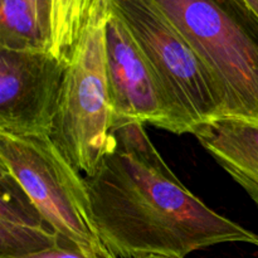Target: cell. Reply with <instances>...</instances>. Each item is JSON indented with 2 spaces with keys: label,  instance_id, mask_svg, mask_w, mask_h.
<instances>
[{
  "label": "cell",
  "instance_id": "obj_8",
  "mask_svg": "<svg viewBox=\"0 0 258 258\" xmlns=\"http://www.w3.org/2000/svg\"><path fill=\"white\" fill-rule=\"evenodd\" d=\"M194 136L258 207V118L222 115Z\"/></svg>",
  "mask_w": 258,
  "mask_h": 258
},
{
  "label": "cell",
  "instance_id": "obj_6",
  "mask_svg": "<svg viewBox=\"0 0 258 258\" xmlns=\"http://www.w3.org/2000/svg\"><path fill=\"white\" fill-rule=\"evenodd\" d=\"M67 63L45 49H0V133L50 136Z\"/></svg>",
  "mask_w": 258,
  "mask_h": 258
},
{
  "label": "cell",
  "instance_id": "obj_14",
  "mask_svg": "<svg viewBox=\"0 0 258 258\" xmlns=\"http://www.w3.org/2000/svg\"><path fill=\"white\" fill-rule=\"evenodd\" d=\"M138 258H165V257H159V256H145V257H138Z\"/></svg>",
  "mask_w": 258,
  "mask_h": 258
},
{
  "label": "cell",
  "instance_id": "obj_9",
  "mask_svg": "<svg viewBox=\"0 0 258 258\" xmlns=\"http://www.w3.org/2000/svg\"><path fill=\"white\" fill-rule=\"evenodd\" d=\"M0 189V257L24 256L57 243L59 234L22 186L3 171Z\"/></svg>",
  "mask_w": 258,
  "mask_h": 258
},
{
  "label": "cell",
  "instance_id": "obj_10",
  "mask_svg": "<svg viewBox=\"0 0 258 258\" xmlns=\"http://www.w3.org/2000/svg\"><path fill=\"white\" fill-rule=\"evenodd\" d=\"M110 4L111 0H52L49 52L68 62L92 15Z\"/></svg>",
  "mask_w": 258,
  "mask_h": 258
},
{
  "label": "cell",
  "instance_id": "obj_3",
  "mask_svg": "<svg viewBox=\"0 0 258 258\" xmlns=\"http://www.w3.org/2000/svg\"><path fill=\"white\" fill-rule=\"evenodd\" d=\"M148 59L170 110L175 135L191 134L218 116L224 105L196 50L153 0H111Z\"/></svg>",
  "mask_w": 258,
  "mask_h": 258
},
{
  "label": "cell",
  "instance_id": "obj_4",
  "mask_svg": "<svg viewBox=\"0 0 258 258\" xmlns=\"http://www.w3.org/2000/svg\"><path fill=\"white\" fill-rule=\"evenodd\" d=\"M0 171L22 186L60 237L93 258H116L96 228L85 175L50 136L0 133Z\"/></svg>",
  "mask_w": 258,
  "mask_h": 258
},
{
  "label": "cell",
  "instance_id": "obj_2",
  "mask_svg": "<svg viewBox=\"0 0 258 258\" xmlns=\"http://www.w3.org/2000/svg\"><path fill=\"white\" fill-rule=\"evenodd\" d=\"M211 73L224 115L258 118V15L244 0H153Z\"/></svg>",
  "mask_w": 258,
  "mask_h": 258
},
{
  "label": "cell",
  "instance_id": "obj_1",
  "mask_svg": "<svg viewBox=\"0 0 258 258\" xmlns=\"http://www.w3.org/2000/svg\"><path fill=\"white\" fill-rule=\"evenodd\" d=\"M93 221L116 258H185L217 244L258 247V234L217 213L166 164L145 125L113 131V141L85 176Z\"/></svg>",
  "mask_w": 258,
  "mask_h": 258
},
{
  "label": "cell",
  "instance_id": "obj_11",
  "mask_svg": "<svg viewBox=\"0 0 258 258\" xmlns=\"http://www.w3.org/2000/svg\"><path fill=\"white\" fill-rule=\"evenodd\" d=\"M0 49L49 50L28 0H0Z\"/></svg>",
  "mask_w": 258,
  "mask_h": 258
},
{
  "label": "cell",
  "instance_id": "obj_5",
  "mask_svg": "<svg viewBox=\"0 0 258 258\" xmlns=\"http://www.w3.org/2000/svg\"><path fill=\"white\" fill-rule=\"evenodd\" d=\"M111 4L88 22L67 63L50 139L85 176L91 175L113 141L106 77L105 28Z\"/></svg>",
  "mask_w": 258,
  "mask_h": 258
},
{
  "label": "cell",
  "instance_id": "obj_13",
  "mask_svg": "<svg viewBox=\"0 0 258 258\" xmlns=\"http://www.w3.org/2000/svg\"><path fill=\"white\" fill-rule=\"evenodd\" d=\"M37 14L38 22L42 28L43 34L48 40V49H49V35H50V3L52 0H28Z\"/></svg>",
  "mask_w": 258,
  "mask_h": 258
},
{
  "label": "cell",
  "instance_id": "obj_7",
  "mask_svg": "<svg viewBox=\"0 0 258 258\" xmlns=\"http://www.w3.org/2000/svg\"><path fill=\"white\" fill-rule=\"evenodd\" d=\"M105 52L112 131L141 123L175 134L170 110L148 59L112 9L106 22Z\"/></svg>",
  "mask_w": 258,
  "mask_h": 258
},
{
  "label": "cell",
  "instance_id": "obj_12",
  "mask_svg": "<svg viewBox=\"0 0 258 258\" xmlns=\"http://www.w3.org/2000/svg\"><path fill=\"white\" fill-rule=\"evenodd\" d=\"M0 258H93L88 253H86L82 248L77 244L72 243L68 239L59 237L57 243L42 251L34 252V253L24 254V256L17 257H0Z\"/></svg>",
  "mask_w": 258,
  "mask_h": 258
}]
</instances>
